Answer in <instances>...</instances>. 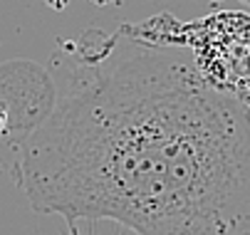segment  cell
Instances as JSON below:
<instances>
[{
    "label": "cell",
    "mask_w": 250,
    "mask_h": 235,
    "mask_svg": "<svg viewBox=\"0 0 250 235\" xmlns=\"http://www.w3.org/2000/svg\"><path fill=\"white\" fill-rule=\"evenodd\" d=\"M67 225H69V235H80V230H77L75 220H67Z\"/></svg>",
    "instance_id": "cell-3"
},
{
    "label": "cell",
    "mask_w": 250,
    "mask_h": 235,
    "mask_svg": "<svg viewBox=\"0 0 250 235\" xmlns=\"http://www.w3.org/2000/svg\"><path fill=\"white\" fill-rule=\"evenodd\" d=\"M32 211L136 235H250V114L173 47L117 40L13 166Z\"/></svg>",
    "instance_id": "cell-1"
},
{
    "label": "cell",
    "mask_w": 250,
    "mask_h": 235,
    "mask_svg": "<svg viewBox=\"0 0 250 235\" xmlns=\"http://www.w3.org/2000/svg\"><path fill=\"white\" fill-rule=\"evenodd\" d=\"M5 134H10V121H8V112L0 104V137H5Z\"/></svg>",
    "instance_id": "cell-2"
},
{
    "label": "cell",
    "mask_w": 250,
    "mask_h": 235,
    "mask_svg": "<svg viewBox=\"0 0 250 235\" xmlns=\"http://www.w3.org/2000/svg\"><path fill=\"white\" fill-rule=\"evenodd\" d=\"M208 3H223V0H208ZM240 3H248L250 5V0H240Z\"/></svg>",
    "instance_id": "cell-4"
}]
</instances>
